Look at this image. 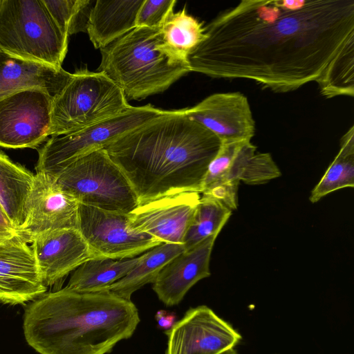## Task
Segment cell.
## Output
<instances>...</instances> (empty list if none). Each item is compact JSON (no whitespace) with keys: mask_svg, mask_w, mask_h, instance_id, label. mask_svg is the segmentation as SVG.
Here are the masks:
<instances>
[{"mask_svg":"<svg viewBox=\"0 0 354 354\" xmlns=\"http://www.w3.org/2000/svg\"><path fill=\"white\" fill-rule=\"evenodd\" d=\"M176 3V0H144L138 13L136 27H160Z\"/></svg>","mask_w":354,"mask_h":354,"instance_id":"obj_29","label":"cell"},{"mask_svg":"<svg viewBox=\"0 0 354 354\" xmlns=\"http://www.w3.org/2000/svg\"><path fill=\"white\" fill-rule=\"evenodd\" d=\"M160 28L165 43L186 57L207 38L203 22L189 15L185 7L171 11Z\"/></svg>","mask_w":354,"mask_h":354,"instance_id":"obj_25","label":"cell"},{"mask_svg":"<svg viewBox=\"0 0 354 354\" xmlns=\"http://www.w3.org/2000/svg\"><path fill=\"white\" fill-rule=\"evenodd\" d=\"M165 354H219L234 348L242 337L207 306L190 308L165 331Z\"/></svg>","mask_w":354,"mask_h":354,"instance_id":"obj_11","label":"cell"},{"mask_svg":"<svg viewBox=\"0 0 354 354\" xmlns=\"http://www.w3.org/2000/svg\"><path fill=\"white\" fill-rule=\"evenodd\" d=\"M30 248L46 287L94 258L80 231L74 228L40 235L32 241Z\"/></svg>","mask_w":354,"mask_h":354,"instance_id":"obj_16","label":"cell"},{"mask_svg":"<svg viewBox=\"0 0 354 354\" xmlns=\"http://www.w3.org/2000/svg\"><path fill=\"white\" fill-rule=\"evenodd\" d=\"M221 144L183 109L150 120L104 149L142 204L182 192L201 194L208 166Z\"/></svg>","mask_w":354,"mask_h":354,"instance_id":"obj_2","label":"cell"},{"mask_svg":"<svg viewBox=\"0 0 354 354\" xmlns=\"http://www.w3.org/2000/svg\"><path fill=\"white\" fill-rule=\"evenodd\" d=\"M183 244L161 243L140 256L133 268L106 290L127 300L147 283H153L161 270L173 258L185 251Z\"/></svg>","mask_w":354,"mask_h":354,"instance_id":"obj_21","label":"cell"},{"mask_svg":"<svg viewBox=\"0 0 354 354\" xmlns=\"http://www.w3.org/2000/svg\"><path fill=\"white\" fill-rule=\"evenodd\" d=\"M354 186V127L342 137L340 149L319 182L311 191L309 200L317 203L326 195Z\"/></svg>","mask_w":354,"mask_h":354,"instance_id":"obj_24","label":"cell"},{"mask_svg":"<svg viewBox=\"0 0 354 354\" xmlns=\"http://www.w3.org/2000/svg\"><path fill=\"white\" fill-rule=\"evenodd\" d=\"M217 236H212L173 258L159 272L153 290L166 306L178 305L189 290L210 276L209 261Z\"/></svg>","mask_w":354,"mask_h":354,"instance_id":"obj_17","label":"cell"},{"mask_svg":"<svg viewBox=\"0 0 354 354\" xmlns=\"http://www.w3.org/2000/svg\"><path fill=\"white\" fill-rule=\"evenodd\" d=\"M205 27L191 71L248 79L276 93L310 82L328 98L354 57V0H243Z\"/></svg>","mask_w":354,"mask_h":354,"instance_id":"obj_1","label":"cell"},{"mask_svg":"<svg viewBox=\"0 0 354 354\" xmlns=\"http://www.w3.org/2000/svg\"><path fill=\"white\" fill-rule=\"evenodd\" d=\"M53 177L80 204L124 214L140 205L130 182L104 149L75 160Z\"/></svg>","mask_w":354,"mask_h":354,"instance_id":"obj_7","label":"cell"},{"mask_svg":"<svg viewBox=\"0 0 354 354\" xmlns=\"http://www.w3.org/2000/svg\"><path fill=\"white\" fill-rule=\"evenodd\" d=\"M72 76L62 67L25 60L0 50V100L30 88L42 90L54 100Z\"/></svg>","mask_w":354,"mask_h":354,"instance_id":"obj_18","label":"cell"},{"mask_svg":"<svg viewBox=\"0 0 354 354\" xmlns=\"http://www.w3.org/2000/svg\"><path fill=\"white\" fill-rule=\"evenodd\" d=\"M53 99L37 88L0 100V147L35 148L49 136Z\"/></svg>","mask_w":354,"mask_h":354,"instance_id":"obj_10","label":"cell"},{"mask_svg":"<svg viewBox=\"0 0 354 354\" xmlns=\"http://www.w3.org/2000/svg\"><path fill=\"white\" fill-rule=\"evenodd\" d=\"M46 289L28 243L18 236L0 240V302L24 304Z\"/></svg>","mask_w":354,"mask_h":354,"instance_id":"obj_15","label":"cell"},{"mask_svg":"<svg viewBox=\"0 0 354 354\" xmlns=\"http://www.w3.org/2000/svg\"><path fill=\"white\" fill-rule=\"evenodd\" d=\"M140 257L124 259L93 258L77 268L66 288L78 292H100L124 277Z\"/></svg>","mask_w":354,"mask_h":354,"instance_id":"obj_22","label":"cell"},{"mask_svg":"<svg viewBox=\"0 0 354 354\" xmlns=\"http://www.w3.org/2000/svg\"><path fill=\"white\" fill-rule=\"evenodd\" d=\"M100 53L97 71L113 82L126 99L161 93L191 72L187 57L165 43L160 27H136Z\"/></svg>","mask_w":354,"mask_h":354,"instance_id":"obj_4","label":"cell"},{"mask_svg":"<svg viewBox=\"0 0 354 354\" xmlns=\"http://www.w3.org/2000/svg\"><path fill=\"white\" fill-rule=\"evenodd\" d=\"M140 322L131 300L109 290L64 288L41 295L26 308L24 332L40 354H107L130 338Z\"/></svg>","mask_w":354,"mask_h":354,"instance_id":"obj_3","label":"cell"},{"mask_svg":"<svg viewBox=\"0 0 354 354\" xmlns=\"http://www.w3.org/2000/svg\"><path fill=\"white\" fill-rule=\"evenodd\" d=\"M16 236H18L17 230L13 227L0 205V240L11 239Z\"/></svg>","mask_w":354,"mask_h":354,"instance_id":"obj_30","label":"cell"},{"mask_svg":"<svg viewBox=\"0 0 354 354\" xmlns=\"http://www.w3.org/2000/svg\"><path fill=\"white\" fill-rule=\"evenodd\" d=\"M50 15L68 37L86 32L92 9L90 0H43Z\"/></svg>","mask_w":354,"mask_h":354,"instance_id":"obj_27","label":"cell"},{"mask_svg":"<svg viewBox=\"0 0 354 354\" xmlns=\"http://www.w3.org/2000/svg\"><path fill=\"white\" fill-rule=\"evenodd\" d=\"M68 41L43 0H1V50L59 68Z\"/></svg>","mask_w":354,"mask_h":354,"instance_id":"obj_5","label":"cell"},{"mask_svg":"<svg viewBox=\"0 0 354 354\" xmlns=\"http://www.w3.org/2000/svg\"><path fill=\"white\" fill-rule=\"evenodd\" d=\"M144 0H97L91 10L86 32L95 48H103L136 28Z\"/></svg>","mask_w":354,"mask_h":354,"instance_id":"obj_19","label":"cell"},{"mask_svg":"<svg viewBox=\"0 0 354 354\" xmlns=\"http://www.w3.org/2000/svg\"><path fill=\"white\" fill-rule=\"evenodd\" d=\"M0 3H1V0H0Z\"/></svg>","mask_w":354,"mask_h":354,"instance_id":"obj_32","label":"cell"},{"mask_svg":"<svg viewBox=\"0 0 354 354\" xmlns=\"http://www.w3.org/2000/svg\"><path fill=\"white\" fill-rule=\"evenodd\" d=\"M243 142H221L217 154L208 166L203 184L202 192L224 178L230 169L238 150Z\"/></svg>","mask_w":354,"mask_h":354,"instance_id":"obj_28","label":"cell"},{"mask_svg":"<svg viewBox=\"0 0 354 354\" xmlns=\"http://www.w3.org/2000/svg\"><path fill=\"white\" fill-rule=\"evenodd\" d=\"M35 174L0 151V205L17 232L25 221Z\"/></svg>","mask_w":354,"mask_h":354,"instance_id":"obj_20","label":"cell"},{"mask_svg":"<svg viewBox=\"0 0 354 354\" xmlns=\"http://www.w3.org/2000/svg\"><path fill=\"white\" fill-rule=\"evenodd\" d=\"M219 354H239L237 351L234 349V348H230L227 351H225Z\"/></svg>","mask_w":354,"mask_h":354,"instance_id":"obj_31","label":"cell"},{"mask_svg":"<svg viewBox=\"0 0 354 354\" xmlns=\"http://www.w3.org/2000/svg\"><path fill=\"white\" fill-rule=\"evenodd\" d=\"M79 205L59 187L52 176L36 172L25 221L17 231L19 237L31 243L37 236L52 231L77 229Z\"/></svg>","mask_w":354,"mask_h":354,"instance_id":"obj_12","label":"cell"},{"mask_svg":"<svg viewBox=\"0 0 354 354\" xmlns=\"http://www.w3.org/2000/svg\"><path fill=\"white\" fill-rule=\"evenodd\" d=\"M185 114L220 140L221 142H251L255 122L248 98L239 92L209 95Z\"/></svg>","mask_w":354,"mask_h":354,"instance_id":"obj_14","label":"cell"},{"mask_svg":"<svg viewBox=\"0 0 354 354\" xmlns=\"http://www.w3.org/2000/svg\"><path fill=\"white\" fill-rule=\"evenodd\" d=\"M200 198L199 193L182 192L140 204L129 214L130 226L162 243L183 244Z\"/></svg>","mask_w":354,"mask_h":354,"instance_id":"obj_13","label":"cell"},{"mask_svg":"<svg viewBox=\"0 0 354 354\" xmlns=\"http://www.w3.org/2000/svg\"><path fill=\"white\" fill-rule=\"evenodd\" d=\"M77 230L94 258H133L162 243L156 237L131 227L129 214L80 203Z\"/></svg>","mask_w":354,"mask_h":354,"instance_id":"obj_9","label":"cell"},{"mask_svg":"<svg viewBox=\"0 0 354 354\" xmlns=\"http://www.w3.org/2000/svg\"><path fill=\"white\" fill-rule=\"evenodd\" d=\"M167 111L149 104L131 106L115 116L78 131L52 136L39 151L36 172L54 176L75 160L105 149L124 134Z\"/></svg>","mask_w":354,"mask_h":354,"instance_id":"obj_8","label":"cell"},{"mask_svg":"<svg viewBox=\"0 0 354 354\" xmlns=\"http://www.w3.org/2000/svg\"><path fill=\"white\" fill-rule=\"evenodd\" d=\"M131 106L122 90L104 73L80 69L53 100L49 136L78 131Z\"/></svg>","mask_w":354,"mask_h":354,"instance_id":"obj_6","label":"cell"},{"mask_svg":"<svg viewBox=\"0 0 354 354\" xmlns=\"http://www.w3.org/2000/svg\"><path fill=\"white\" fill-rule=\"evenodd\" d=\"M281 175L269 153H257L256 146L251 142H245L240 147L230 169L222 179L254 185L266 183Z\"/></svg>","mask_w":354,"mask_h":354,"instance_id":"obj_23","label":"cell"},{"mask_svg":"<svg viewBox=\"0 0 354 354\" xmlns=\"http://www.w3.org/2000/svg\"><path fill=\"white\" fill-rule=\"evenodd\" d=\"M232 214V210L212 197L202 195L186 232L183 245L189 250L205 239L218 236Z\"/></svg>","mask_w":354,"mask_h":354,"instance_id":"obj_26","label":"cell"}]
</instances>
